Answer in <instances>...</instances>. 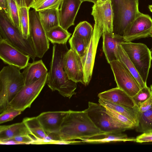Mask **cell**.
Listing matches in <instances>:
<instances>
[{
  "mask_svg": "<svg viewBox=\"0 0 152 152\" xmlns=\"http://www.w3.org/2000/svg\"><path fill=\"white\" fill-rule=\"evenodd\" d=\"M93 30L92 26L89 23L83 21L80 22L76 26L72 35L83 39L89 44Z\"/></svg>",
  "mask_w": 152,
  "mask_h": 152,
  "instance_id": "obj_28",
  "label": "cell"
},
{
  "mask_svg": "<svg viewBox=\"0 0 152 152\" xmlns=\"http://www.w3.org/2000/svg\"><path fill=\"white\" fill-rule=\"evenodd\" d=\"M107 113L117 121L131 127L135 128L136 125L128 118L124 115L113 110L106 108Z\"/></svg>",
  "mask_w": 152,
  "mask_h": 152,
  "instance_id": "obj_35",
  "label": "cell"
},
{
  "mask_svg": "<svg viewBox=\"0 0 152 152\" xmlns=\"http://www.w3.org/2000/svg\"><path fill=\"white\" fill-rule=\"evenodd\" d=\"M46 34L52 43L63 44L66 43L71 34L59 25L46 32Z\"/></svg>",
  "mask_w": 152,
  "mask_h": 152,
  "instance_id": "obj_26",
  "label": "cell"
},
{
  "mask_svg": "<svg viewBox=\"0 0 152 152\" xmlns=\"http://www.w3.org/2000/svg\"><path fill=\"white\" fill-rule=\"evenodd\" d=\"M113 12V33L124 37L140 12L139 0H110Z\"/></svg>",
  "mask_w": 152,
  "mask_h": 152,
  "instance_id": "obj_3",
  "label": "cell"
},
{
  "mask_svg": "<svg viewBox=\"0 0 152 152\" xmlns=\"http://www.w3.org/2000/svg\"><path fill=\"white\" fill-rule=\"evenodd\" d=\"M0 37L34 61L37 57L30 37L24 38L20 31L8 19L7 14L0 10Z\"/></svg>",
  "mask_w": 152,
  "mask_h": 152,
  "instance_id": "obj_5",
  "label": "cell"
},
{
  "mask_svg": "<svg viewBox=\"0 0 152 152\" xmlns=\"http://www.w3.org/2000/svg\"><path fill=\"white\" fill-rule=\"evenodd\" d=\"M47 72L48 69L42 60L29 63L22 72L25 85L34 83Z\"/></svg>",
  "mask_w": 152,
  "mask_h": 152,
  "instance_id": "obj_19",
  "label": "cell"
},
{
  "mask_svg": "<svg viewBox=\"0 0 152 152\" xmlns=\"http://www.w3.org/2000/svg\"><path fill=\"white\" fill-rule=\"evenodd\" d=\"M19 68L8 65L0 72V109L3 110L25 85L22 72Z\"/></svg>",
  "mask_w": 152,
  "mask_h": 152,
  "instance_id": "obj_4",
  "label": "cell"
},
{
  "mask_svg": "<svg viewBox=\"0 0 152 152\" xmlns=\"http://www.w3.org/2000/svg\"><path fill=\"white\" fill-rule=\"evenodd\" d=\"M31 8L27 7H18L20 32L26 39L29 37V11Z\"/></svg>",
  "mask_w": 152,
  "mask_h": 152,
  "instance_id": "obj_29",
  "label": "cell"
},
{
  "mask_svg": "<svg viewBox=\"0 0 152 152\" xmlns=\"http://www.w3.org/2000/svg\"><path fill=\"white\" fill-rule=\"evenodd\" d=\"M117 59L127 68L138 83L140 89L147 86L138 73L134 64L120 44L118 45L116 52Z\"/></svg>",
  "mask_w": 152,
  "mask_h": 152,
  "instance_id": "obj_25",
  "label": "cell"
},
{
  "mask_svg": "<svg viewBox=\"0 0 152 152\" xmlns=\"http://www.w3.org/2000/svg\"><path fill=\"white\" fill-rule=\"evenodd\" d=\"M109 64L117 87L132 98L141 89L135 78L125 65L118 60L113 61Z\"/></svg>",
  "mask_w": 152,
  "mask_h": 152,
  "instance_id": "obj_11",
  "label": "cell"
},
{
  "mask_svg": "<svg viewBox=\"0 0 152 152\" xmlns=\"http://www.w3.org/2000/svg\"><path fill=\"white\" fill-rule=\"evenodd\" d=\"M30 134L29 131L23 121L10 125L0 126L1 144L4 143L8 140L15 137Z\"/></svg>",
  "mask_w": 152,
  "mask_h": 152,
  "instance_id": "obj_22",
  "label": "cell"
},
{
  "mask_svg": "<svg viewBox=\"0 0 152 152\" xmlns=\"http://www.w3.org/2000/svg\"><path fill=\"white\" fill-rule=\"evenodd\" d=\"M69 42L70 49L74 50L81 58H82L89 44L83 39L73 35L69 39Z\"/></svg>",
  "mask_w": 152,
  "mask_h": 152,
  "instance_id": "obj_31",
  "label": "cell"
},
{
  "mask_svg": "<svg viewBox=\"0 0 152 152\" xmlns=\"http://www.w3.org/2000/svg\"><path fill=\"white\" fill-rule=\"evenodd\" d=\"M0 58L4 64L21 69L28 66L30 57L0 37Z\"/></svg>",
  "mask_w": 152,
  "mask_h": 152,
  "instance_id": "obj_12",
  "label": "cell"
},
{
  "mask_svg": "<svg viewBox=\"0 0 152 152\" xmlns=\"http://www.w3.org/2000/svg\"><path fill=\"white\" fill-rule=\"evenodd\" d=\"M136 142L140 143L152 142V132L143 133L137 136Z\"/></svg>",
  "mask_w": 152,
  "mask_h": 152,
  "instance_id": "obj_37",
  "label": "cell"
},
{
  "mask_svg": "<svg viewBox=\"0 0 152 152\" xmlns=\"http://www.w3.org/2000/svg\"><path fill=\"white\" fill-rule=\"evenodd\" d=\"M63 65L64 71L69 79L85 85L84 70L81 58L72 49L69 50L65 55Z\"/></svg>",
  "mask_w": 152,
  "mask_h": 152,
  "instance_id": "obj_14",
  "label": "cell"
},
{
  "mask_svg": "<svg viewBox=\"0 0 152 152\" xmlns=\"http://www.w3.org/2000/svg\"><path fill=\"white\" fill-rule=\"evenodd\" d=\"M22 121L25 124L30 134L36 140L34 144L48 143L49 134L44 130L37 117H26Z\"/></svg>",
  "mask_w": 152,
  "mask_h": 152,
  "instance_id": "obj_21",
  "label": "cell"
},
{
  "mask_svg": "<svg viewBox=\"0 0 152 152\" xmlns=\"http://www.w3.org/2000/svg\"><path fill=\"white\" fill-rule=\"evenodd\" d=\"M137 132L145 133L152 132V108L143 113L138 112V124L135 127Z\"/></svg>",
  "mask_w": 152,
  "mask_h": 152,
  "instance_id": "obj_27",
  "label": "cell"
},
{
  "mask_svg": "<svg viewBox=\"0 0 152 152\" xmlns=\"http://www.w3.org/2000/svg\"><path fill=\"white\" fill-rule=\"evenodd\" d=\"M104 31V26L95 22L93 34L84 55L81 58L84 72L85 85H88L91 80L96 50L99 39Z\"/></svg>",
  "mask_w": 152,
  "mask_h": 152,
  "instance_id": "obj_10",
  "label": "cell"
},
{
  "mask_svg": "<svg viewBox=\"0 0 152 152\" xmlns=\"http://www.w3.org/2000/svg\"><path fill=\"white\" fill-rule=\"evenodd\" d=\"M96 127L102 133L122 132L132 128L113 118L106 112V108L100 104L88 102L84 110Z\"/></svg>",
  "mask_w": 152,
  "mask_h": 152,
  "instance_id": "obj_6",
  "label": "cell"
},
{
  "mask_svg": "<svg viewBox=\"0 0 152 152\" xmlns=\"http://www.w3.org/2000/svg\"><path fill=\"white\" fill-rule=\"evenodd\" d=\"M152 108V96L148 99L140 104L138 106V111L143 113Z\"/></svg>",
  "mask_w": 152,
  "mask_h": 152,
  "instance_id": "obj_38",
  "label": "cell"
},
{
  "mask_svg": "<svg viewBox=\"0 0 152 152\" xmlns=\"http://www.w3.org/2000/svg\"><path fill=\"white\" fill-rule=\"evenodd\" d=\"M67 111L43 112L37 117L45 131L48 134L58 133Z\"/></svg>",
  "mask_w": 152,
  "mask_h": 152,
  "instance_id": "obj_16",
  "label": "cell"
},
{
  "mask_svg": "<svg viewBox=\"0 0 152 152\" xmlns=\"http://www.w3.org/2000/svg\"><path fill=\"white\" fill-rule=\"evenodd\" d=\"M110 0H98L97 4H102ZM96 3V4H97Z\"/></svg>",
  "mask_w": 152,
  "mask_h": 152,
  "instance_id": "obj_42",
  "label": "cell"
},
{
  "mask_svg": "<svg viewBox=\"0 0 152 152\" xmlns=\"http://www.w3.org/2000/svg\"><path fill=\"white\" fill-rule=\"evenodd\" d=\"M48 74L34 83L25 85L9 103V105L22 112L30 108L47 83Z\"/></svg>",
  "mask_w": 152,
  "mask_h": 152,
  "instance_id": "obj_9",
  "label": "cell"
},
{
  "mask_svg": "<svg viewBox=\"0 0 152 152\" xmlns=\"http://www.w3.org/2000/svg\"><path fill=\"white\" fill-rule=\"evenodd\" d=\"M7 17L12 23L20 32L18 8L14 0H7Z\"/></svg>",
  "mask_w": 152,
  "mask_h": 152,
  "instance_id": "obj_30",
  "label": "cell"
},
{
  "mask_svg": "<svg viewBox=\"0 0 152 152\" xmlns=\"http://www.w3.org/2000/svg\"><path fill=\"white\" fill-rule=\"evenodd\" d=\"M152 31V18L148 15L140 12L124 36V41L129 42L146 37L150 36Z\"/></svg>",
  "mask_w": 152,
  "mask_h": 152,
  "instance_id": "obj_13",
  "label": "cell"
},
{
  "mask_svg": "<svg viewBox=\"0 0 152 152\" xmlns=\"http://www.w3.org/2000/svg\"><path fill=\"white\" fill-rule=\"evenodd\" d=\"M99 98L111 102L133 108L135 105L132 98L118 87L99 93Z\"/></svg>",
  "mask_w": 152,
  "mask_h": 152,
  "instance_id": "obj_18",
  "label": "cell"
},
{
  "mask_svg": "<svg viewBox=\"0 0 152 152\" xmlns=\"http://www.w3.org/2000/svg\"><path fill=\"white\" fill-rule=\"evenodd\" d=\"M58 9H47L38 11L40 21L46 32L59 25Z\"/></svg>",
  "mask_w": 152,
  "mask_h": 152,
  "instance_id": "obj_24",
  "label": "cell"
},
{
  "mask_svg": "<svg viewBox=\"0 0 152 152\" xmlns=\"http://www.w3.org/2000/svg\"><path fill=\"white\" fill-rule=\"evenodd\" d=\"M152 96L150 88L147 86L141 89L138 93L132 97L135 105L138 107Z\"/></svg>",
  "mask_w": 152,
  "mask_h": 152,
  "instance_id": "obj_33",
  "label": "cell"
},
{
  "mask_svg": "<svg viewBox=\"0 0 152 152\" xmlns=\"http://www.w3.org/2000/svg\"><path fill=\"white\" fill-rule=\"evenodd\" d=\"M63 0H37L34 1L31 8L36 11L47 9H59Z\"/></svg>",
  "mask_w": 152,
  "mask_h": 152,
  "instance_id": "obj_32",
  "label": "cell"
},
{
  "mask_svg": "<svg viewBox=\"0 0 152 152\" xmlns=\"http://www.w3.org/2000/svg\"><path fill=\"white\" fill-rule=\"evenodd\" d=\"M36 0H34V1H36Z\"/></svg>",
  "mask_w": 152,
  "mask_h": 152,
  "instance_id": "obj_44",
  "label": "cell"
},
{
  "mask_svg": "<svg viewBox=\"0 0 152 152\" xmlns=\"http://www.w3.org/2000/svg\"><path fill=\"white\" fill-rule=\"evenodd\" d=\"M0 10H3L7 14H8L7 0H0Z\"/></svg>",
  "mask_w": 152,
  "mask_h": 152,
  "instance_id": "obj_40",
  "label": "cell"
},
{
  "mask_svg": "<svg viewBox=\"0 0 152 152\" xmlns=\"http://www.w3.org/2000/svg\"><path fill=\"white\" fill-rule=\"evenodd\" d=\"M99 103L106 108L115 111L125 116L135 125L138 124V107L131 108L114 103L104 99L99 98Z\"/></svg>",
  "mask_w": 152,
  "mask_h": 152,
  "instance_id": "obj_23",
  "label": "cell"
},
{
  "mask_svg": "<svg viewBox=\"0 0 152 152\" xmlns=\"http://www.w3.org/2000/svg\"><path fill=\"white\" fill-rule=\"evenodd\" d=\"M21 112V111L14 109L9 105L6 110L0 113V124L12 120L20 115Z\"/></svg>",
  "mask_w": 152,
  "mask_h": 152,
  "instance_id": "obj_34",
  "label": "cell"
},
{
  "mask_svg": "<svg viewBox=\"0 0 152 152\" xmlns=\"http://www.w3.org/2000/svg\"><path fill=\"white\" fill-rule=\"evenodd\" d=\"M82 2H83L84 1H89L90 2H92L94 3V4H96L98 1V0H80Z\"/></svg>",
  "mask_w": 152,
  "mask_h": 152,
  "instance_id": "obj_41",
  "label": "cell"
},
{
  "mask_svg": "<svg viewBox=\"0 0 152 152\" xmlns=\"http://www.w3.org/2000/svg\"><path fill=\"white\" fill-rule=\"evenodd\" d=\"M81 140L84 143L97 144L114 142H136V138L128 137L126 134L122 132H111L101 133Z\"/></svg>",
  "mask_w": 152,
  "mask_h": 152,
  "instance_id": "obj_20",
  "label": "cell"
},
{
  "mask_svg": "<svg viewBox=\"0 0 152 152\" xmlns=\"http://www.w3.org/2000/svg\"><path fill=\"white\" fill-rule=\"evenodd\" d=\"M69 50L66 43L53 44L47 83L52 91H57L62 96L70 99L76 94L77 86V83L69 78L64 68V57Z\"/></svg>",
  "mask_w": 152,
  "mask_h": 152,
  "instance_id": "obj_1",
  "label": "cell"
},
{
  "mask_svg": "<svg viewBox=\"0 0 152 152\" xmlns=\"http://www.w3.org/2000/svg\"><path fill=\"white\" fill-rule=\"evenodd\" d=\"M80 0H63L58 10L59 26L66 30L74 25V21L82 3Z\"/></svg>",
  "mask_w": 152,
  "mask_h": 152,
  "instance_id": "obj_15",
  "label": "cell"
},
{
  "mask_svg": "<svg viewBox=\"0 0 152 152\" xmlns=\"http://www.w3.org/2000/svg\"><path fill=\"white\" fill-rule=\"evenodd\" d=\"M18 7H27L31 8V5L34 2V0H14Z\"/></svg>",
  "mask_w": 152,
  "mask_h": 152,
  "instance_id": "obj_39",
  "label": "cell"
},
{
  "mask_svg": "<svg viewBox=\"0 0 152 152\" xmlns=\"http://www.w3.org/2000/svg\"><path fill=\"white\" fill-rule=\"evenodd\" d=\"M29 14V37L37 57L42 58L49 48V41L40 21L38 12L32 8L30 9Z\"/></svg>",
  "mask_w": 152,
  "mask_h": 152,
  "instance_id": "obj_8",
  "label": "cell"
},
{
  "mask_svg": "<svg viewBox=\"0 0 152 152\" xmlns=\"http://www.w3.org/2000/svg\"><path fill=\"white\" fill-rule=\"evenodd\" d=\"M102 50L107 61L109 64L117 60L116 52L118 45L124 42L123 38L107 31H104L102 34Z\"/></svg>",
  "mask_w": 152,
  "mask_h": 152,
  "instance_id": "obj_17",
  "label": "cell"
},
{
  "mask_svg": "<svg viewBox=\"0 0 152 152\" xmlns=\"http://www.w3.org/2000/svg\"><path fill=\"white\" fill-rule=\"evenodd\" d=\"M120 45L146 84L152 59L150 50L142 43L123 42Z\"/></svg>",
  "mask_w": 152,
  "mask_h": 152,
  "instance_id": "obj_7",
  "label": "cell"
},
{
  "mask_svg": "<svg viewBox=\"0 0 152 152\" xmlns=\"http://www.w3.org/2000/svg\"><path fill=\"white\" fill-rule=\"evenodd\" d=\"M148 8L150 11L152 13V5H149Z\"/></svg>",
  "mask_w": 152,
  "mask_h": 152,
  "instance_id": "obj_43",
  "label": "cell"
},
{
  "mask_svg": "<svg viewBox=\"0 0 152 152\" xmlns=\"http://www.w3.org/2000/svg\"><path fill=\"white\" fill-rule=\"evenodd\" d=\"M101 133L84 110H69L61 125L59 132L60 144L72 140H81Z\"/></svg>",
  "mask_w": 152,
  "mask_h": 152,
  "instance_id": "obj_2",
  "label": "cell"
},
{
  "mask_svg": "<svg viewBox=\"0 0 152 152\" xmlns=\"http://www.w3.org/2000/svg\"><path fill=\"white\" fill-rule=\"evenodd\" d=\"M36 141L35 139H33L29 135H23L14 137L8 140L4 143L8 142H12L19 144H34Z\"/></svg>",
  "mask_w": 152,
  "mask_h": 152,
  "instance_id": "obj_36",
  "label": "cell"
}]
</instances>
